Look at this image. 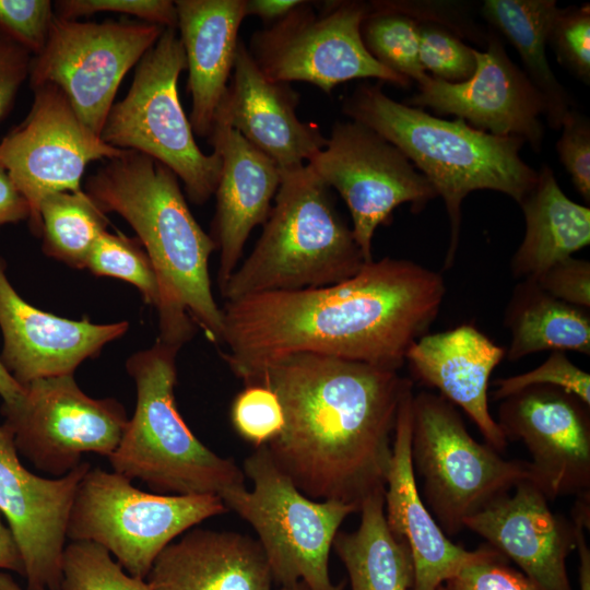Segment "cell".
I'll use <instances>...</instances> for the list:
<instances>
[{
    "instance_id": "obj_37",
    "label": "cell",
    "mask_w": 590,
    "mask_h": 590,
    "mask_svg": "<svg viewBox=\"0 0 590 590\" xmlns=\"http://www.w3.org/2000/svg\"><path fill=\"white\" fill-rule=\"evenodd\" d=\"M557 61L585 84L590 83V5L558 8L547 36Z\"/></svg>"
},
{
    "instance_id": "obj_8",
    "label": "cell",
    "mask_w": 590,
    "mask_h": 590,
    "mask_svg": "<svg viewBox=\"0 0 590 590\" xmlns=\"http://www.w3.org/2000/svg\"><path fill=\"white\" fill-rule=\"evenodd\" d=\"M176 31L164 28L138 62L131 86L114 103L101 139L162 163L182 181L189 200L201 205L214 194L222 162L216 151L200 150L182 109L177 85L187 61Z\"/></svg>"
},
{
    "instance_id": "obj_12",
    "label": "cell",
    "mask_w": 590,
    "mask_h": 590,
    "mask_svg": "<svg viewBox=\"0 0 590 590\" xmlns=\"http://www.w3.org/2000/svg\"><path fill=\"white\" fill-rule=\"evenodd\" d=\"M163 30L142 21L79 22L55 14L43 50L31 58L30 86L59 87L80 120L101 137L123 76Z\"/></svg>"
},
{
    "instance_id": "obj_25",
    "label": "cell",
    "mask_w": 590,
    "mask_h": 590,
    "mask_svg": "<svg viewBox=\"0 0 590 590\" xmlns=\"http://www.w3.org/2000/svg\"><path fill=\"white\" fill-rule=\"evenodd\" d=\"M145 580L151 590H272L273 583L257 540L201 528L168 544Z\"/></svg>"
},
{
    "instance_id": "obj_46",
    "label": "cell",
    "mask_w": 590,
    "mask_h": 590,
    "mask_svg": "<svg viewBox=\"0 0 590 590\" xmlns=\"http://www.w3.org/2000/svg\"><path fill=\"white\" fill-rule=\"evenodd\" d=\"M31 206L9 174L0 168V227L28 220Z\"/></svg>"
},
{
    "instance_id": "obj_49",
    "label": "cell",
    "mask_w": 590,
    "mask_h": 590,
    "mask_svg": "<svg viewBox=\"0 0 590 590\" xmlns=\"http://www.w3.org/2000/svg\"><path fill=\"white\" fill-rule=\"evenodd\" d=\"M0 512V569H5L25 577L22 555L15 538Z\"/></svg>"
},
{
    "instance_id": "obj_33",
    "label": "cell",
    "mask_w": 590,
    "mask_h": 590,
    "mask_svg": "<svg viewBox=\"0 0 590 590\" xmlns=\"http://www.w3.org/2000/svg\"><path fill=\"white\" fill-rule=\"evenodd\" d=\"M85 269L97 276H109L135 286L144 302L157 308L160 286L154 266L140 240L121 233L104 232L95 241Z\"/></svg>"
},
{
    "instance_id": "obj_28",
    "label": "cell",
    "mask_w": 590,
    "mask_h": 590,
    "mask_svg": "<svg viewBox=\"0 0 590 590\" xmlns=\"http://www.w3.org/2000/svg\"><path fill=\"white\" fill-rule=\"evenodd\" d=\"M558 8L554 0H485L481 9L492 30L518 51L523 72L544 98L553 129L562 128L575 109L574 99L555 76L546 56L547 36Z\"/></svg>"
},
{
    "instance_id": "obj_32",
    "label": "cell",
    "mask_w": 590,
    "mask_h": 590,
    "mask_svg": "<svg viewBox=\"0 0 590 590\" xmlns=\"http://www.w3.org/2000/svg\"><path fill=\"white\" fill-rule=\"evenodd\" d=\"M361 36L373 58L396 74L411 82H418L427 74L418 59V23L389 1L369 2Z\"/></svg>"
},
{
    "instance_id": "obj_16",
    "label": "cell",
    "mask_w": 590,
    "mask_h": 590,
    "mask_svg": "<svg viewBox=\"0 0 590 590\" xmlns=\"http://www.w3.org/2000/svg\"><path fill=\"white\" fill-rule=\"evenodd\" d=\"M498 423L507 440L529 451L530 481L551 502L590 489L589 406L551 386H533L500 400Z\"/></svg>"
},
{
    "instance_id": "obj_51",
    "label": "cell",
    "mask_w": 590,
    "mask_h": 590,
    "mask_svg": "<svg viewBox=\"0 0 590 590\" xmlns=\"http://www.w3.org/2000/svg\"><path fill=\"white\" fill-rule=\"evenodd\" d=\"M0 590H22V588L10 574L0 571Z\"/></svg>"
},
{
    "instance_id": "obj_21",
    "label": "cell",
    "mask_w": 590,
    "mask_h": 590,
    "mask_svg": "<svg viewBox=\"0 0 590 590\" xmlns=\"http://www.w3.org/2000/svg\"><path fill=\"white\" fill-rule=\"evenodd\" d=\"M298 102L291 84L267 78L239 40L214 122L238 131L286 173L307 164L327 142L318 126L298 118Z\"/></svg>"
},
{
    "instance_id": "obj_4",
    "label": "cell",
    "mask_w": 590,
    "mask_h": 590,
    "mask_svg": "<svg viewBox=\"0 0 590 590\" xmlns=\"http://www.w3.org/2000/svg\"><path fill=\"white\" fill-rule=\"evenodd\" d=\"M342 110L397 146L442 198L451 228L445 269L455 261L461 203L471 191H499L520 204L538 179V172L520 157L522 139L494 135L462 119L446 120L399 103L385 94L381 82L358 85Z\"/></svg>"
},
{
    "instance_id": "obj_17",
    "label": "cell",
    "mask_w": 590,
    "mask_h": 590,
    "mask_svg": "<svg viewBox=\"0 0 590 590\" xmlns=\"http://www.w3.org/2000/svg\"><path fill=\"white\" fill-rule=\"evenodd\" d=\"M476 67L467 81L450 83L426 74L405 104L453 115L471 127L498 137H517L539 152L544 138L540 120L543 96L507 55L496 32L487 33L485 50H474Z\"/></svg>"
},
{
    "instance_id": "obj_2",
    "label": "cell",
    "mask_w": 590,
    "mask_h": 590,
    "mask_svg": "<svg viewBox=\"0 0 590 590\" xmlns=\"http://www.w3.org/2000/svg\"><path fill=\"white\" fill-rule=\"evenodd\" d=\"M279 398L283 426L267 448L306 496L354 505L385 491L397 417L412 381L397 369L314 353L267 363L247 385Z\"/></svg>"
},
{
    "instance_id": "obj_26",
    "label": "cell",
    "mask_w": 590,
    "mask_h": 590,
    "mask_svg": "<svg viewBox=\"0 0 590 590\" xmlns=\"http://www.w3.org/2000/svg\"><path fill=\"white\" fill-rule=\"evenodd\" d=\"M177 30L188 69L193 133L209 138L232 75L245 0H176Z\"/></svg>"
},
{
    "instance_id": "obj_15",
    "label": "cell",
    "mask_w": 590,
    "mask_h": 590,
    "mask_svg": "<svg viewBox=\"0 0 590 590\" xmlns=\"http://www.w3.org/2000/svg\"><path fill=\"white\" fill-rule=\"evenodd\" d=\"M32 90L34 99L26 118L0 141V168L28 201L30 227L39 236L44 198L80 190L91 162L118 157L125 150L110 146L91 131L59 87L44 84Z\"/></svg>"
},
{
    "instance_id": "obj_5",
    "label": "cell",
    "mask_w": 590,
    "mask_h": 590,
    "mask_svg": "<svg viewBox=\"0 0 590 590\" xmlns=\"http://www.w3.org/2000/svg\"><path fill=\"white\" fill-rule=\"evenodd\" d=\"M273 201L252 251L220 290L225 302L335 284L366 263L330 188L308 163L282 173Z\"/></svg>"
},
{
    "instance_id": "obj_14",
    "label": "cell",
    "mask_w": 590,
    "mask_h": 590,
    "mask_svg": "<svg viewBox=\"0 0 590 590\" xmlns=\"http://www.w3.org/2000/svg\"><path fill=\"white\" fill-rule=\"evenodd\" d=\"M308 164L347 205L352 232L366 262L373 261V237L392 221L393 211L411 203L421 211L438 197L426 177L392 143L370 128L337 121L326 145Z\"/></svg>"
},
{
    "instance_id": "obj_22",
    "label": "cell",
    "mask_w": 590,
    "mask_h": 590,
    "mask_svg": "<svg viewBox=\"0 0 590 590\" xmlns=\"http://www.w3.org/2000/svg\"><path fill=\"white\" fill-rule=\"evenodd\" d=\"M412 399L410 389L398 412L384 495L385 515L391 532L411 552L412 590H438L467 565L498 552L489 545L468 551L455 544L425 505L411 458Z\"/></svg>"
},
{
    "instance_id": "obj_6",
    "label": "cell",
    "mask_w": 590,
    "mask_h": 590,
    "mask_svg": "<svg viewBox=\"0 0 590 590\" xmlns=\"http://www.w3.org/2000/svg\"><path fill=\"white\" fill-rule=\"evenodd\" d=\"M178 351L157 339L127 359L137 403L108 460L113 471L158 494L220 496L245 485L246 476L235 461L202 444L181 417L174 394Z\"/></svg>"
},
{
    "instance_id": "obj_38",
    "label": "cell",
    "mask_w": 590,
    "mask_h": 590,
    "mask_svg": "<svg viewBox=\"0 0 590 590\" xmlns=\"http://www.w3.org/2000/svg\"><path fill=\"white\" fill-rule=\"evenodd\" d=\"M492 397L500 401L526 388L551 386L569 392L590 406V375L575 365L565 352L555 351L536 368L494 381Z\"/></svg>"
},
{
    "instance_id": "obj_23",
    "label": "cell",
    "mask_w": 590,
    "mask_h": 590,
    "mask_svg": "<svg viewBox=\"0 0 590 590\" xmlns=\"http://www.w3.org/2000/svg\"><path fill=\"white\" fill-rule=\"evenodd\" d=\"M209 141L222 166L211 237L220 251V290L239 266L251 231L263 225L282 181L279 166L222 121L213 123Z\"/></svg>"
},
{
    "instance_id": "obj_34",
    "label": "cell",
    "mask_w": 590,
    "mask_h": 590,
    "mask_svg": "<svg viewBox=\"0 0 590 590\" xmlns=\"http://www.w3.org/2000/svg\"><path fill=\"white\" fill-rule=\"evenodd\" d=\"M59 590H151L145 579L129 575L101 545L70 541L62 554Z\"/></svg>"
},
{
    "instance_id": "obj_43",
    "label": "cell",
    "mask_w": 590,
    "mask_h": 590,
    "mask_svg": "<svg viewBox=\"0 0 590 590\" xmlns=\"http://www.w3.org/2000/svg\"><path fill=\"white\" fill-rule=\"evenodd\" d=\"M398 11L417 23H429L445 27L462 39L486 45L487 33L471 17L462 2L453 1H389Z\"/></svg>"
},
{
    "instance_id": "obj_7",
    "label": "cell",
    "mask_w": 590,
    "mask_h": 590,
    "mask_svg": "<svg viewBox=\"0 0 590 590\" xmlns=\"http://www.w3.org/2000/svg\"><path fill=\"white\" fill-rule=\"evenodd\" d=\"M243 471L252 489L235 486L220 498L256 531L273 581L281 587L302 581L311 590H343L344 582L331 580L329 555L340 526L358 509L306 496L274 462L266 445L245 459Z\"/></svg>"
},
{
    "instance_id": "obj_1",
    "label": "cell",
    "mask_w": 590,
    "mask_h": 590,
    "mask_svg": "<svg viewBox=\"0 0 590 590\" xmlns=\"http://www.w3.org/2000/svg\"><path fill=\"white\" fill-rule=\"evenodd\" d=\"M445 295L438 272L408 259L373 260L335 284L225 302L222 357L243 382L267 363L295 353L399 370Z\"/></svg>"
},
{
    "instance_id": "obj_42",
    "label": "cell",
    "mask_w": 590,
    "mask_h": 590,
    "mask_svg": "<svg viewBox=\"0 0 590 590\" xmlns=\"http://www.w3.org/2000/svg\"><path fill=\"white\" fill-rule=\"evenodd\" d=\"M444 586L447 590H538L521 571L507 566L499 552L467 565Z\"/></svg>"
},
{
    "instance_id": "obj_48",
    "label": "cell",
    "mask_w": 590,
    "mask_h": 590,
    "mask_svg": "<svg viewBox=\"0 0 590 590\" xmlns=\"http://www.w3.org/2000/svg\"><path fill=\"white\" fill-rule=\"evenodd\" d=\"M303 0H245L246 16L253 15L270 25L293 11Z\"/></svg>"
},
{
    "instance_id": "obj_20",
    "label": "cell",
    "mask_w": 590,
    "mask_h": 590,
    "mask_svg": "<svg viewBox=\"0 0 590 590\" xmlns=\"http://www.w3.org/2000/svg\"><path fill=\"white\" fill-rule=\"evenodd\" d=\"M128 327L127 321L97 324L88 319L71 320L32 306L10 283L0 257V361L20 385L73 375L83 361L123 335Z\"/></svg>"
},
{
    "instance_id": "obj_13",
    "label": "cell",
    "mask_w": 590,
    "mask_h": 590,
    "mask_svg": "<svg viewBox=\"0 0 590 590\" xmlns=\"http://www.w3.org/2000/svg\"><path fill=\"white\" fill-rule=\"evenodd\" d=\"M12 405H1L3 425L19 455L37 470L61 477L84 453L109 457L129 418L114 398L95 399L81 390L73 375L35 379Z\"/></svg>"
},
{
    "instance_id": "obj_19",
    "label": "cell",
    "mask_w": 590,
    "mask_h": 590,
    "mask_svg": "<svg viewBox=\"0 0 590 590\" xmlns=\"http://www.w3.org/2000/svg\"><path fill=\"white\" fill-rule=\"evenodd\" d=\"M530 480L468 517L463 527L511 559L538 590H573L567 557L576 550L575 522L553 512Z\"/></svg>"
},
{
    "instance_id": "obj_30",
    "label": "cell",
    "mask_w": 590,
    "mask_h": 590,
    "mask_svg": "<svg viewBox=\"0 0 590 590\" xmlns=\"http://www.w3.org/2000/svg\"><path fill=\"white\" fill-rule=\"evenodd\" d=\"M511 340L505 356L518 361L550 350L590 355L589 309L559 300L533 280H521L505 311Z\"/></svg>"
},
{
    "instance_id": "obj_11",
    "label": "cell",
    "mask_w": 590,
    "mask_h": 590,
    "mask_svg": "<svg viewBox=\"0 0 590 590\" xmlns=\"http://www.w3.org/2000/svg\"><path fill=\"white\" fill-rule=\"evenodd\" d=\"M368 11L369 2L358 0L302 1L280 21L255 32L248 50L270 80L306 82L324 93L355 79L410 85L365 48L361 24Z\"/></svg>"
},
{
    "instance_id": "obj_31",
    "label": "cell",
    "mask_w": 590,
    "mask_h": 590,
    "mask_svg": "<svg viewBox=\"0 0 590 590\" xmlns=\"http://www.w3.org/2000/svg\"><path fill=\"white\" fill-rule=\"evenodd\" d=\"M44 252L75 269H85L108 219L82 189L59 191L44 198L39 208Z\"/></svg>"
},
{
    "instance_id": "obj_10",
    "label": "cell",
    "mask_w": 590,
    "mask_h": 590,
    "mask_svg": "<svg viewBox=\"0 0 590 590\" xmlns=\"http://www.w3.org/2000/svg\"><path fill=\"white\" fill-rule=\"evenodd\" d=\"M225 512L217 495L148 493L122 474L91 467L76 487L66 533L101 545L129 575L145 579L168 544Z\"/></svg>"
},
{
    "instance_id": "obj_45",
    "label": "cell",
    "mask_w": 590,
    "mask_h": 590,
    "mask_svg": "<svg viewBox=\"0 0 590 590\" xmlns=\"http://www.w3.org/2000/svg\"><path fill=\"white\" fill-rule=\"evenodd\" d=\"M31 58L24 48L0 36V120L9 113L28 78Z\"/></svg>"
},
{
    "instance_id": "obj_44",
    "label": "cell",
    "mask_w": 590,
    "mask_h": 590,
    "mask_svg": "<svg viewBox=\"0 0 590 590\" xmlns=\"http://www.w3.org/2000/svg\"><path fill=\"white\" fill-rule=\"evenodd\" d=\"M533 281L551 296L565 303L590 308V263L568 257L550 267Z\"/></svg>"
},
{
    "instance_id": "obj_36",
    "label": "cell",
    "mask_w": 590,
    "mask_h": 590,
    "mask_svg": "<svg viewBox=\"0 0 590 590\" xmlns=\"http://www.w3.org/2000/svg\"><path fill=\"white\" fill-rule=\"evenodd\" d=\"M283 421L279 398L267 386L247 385L233 400L232 425L255 448L274 439L282 429Z\"/></svg>"
},
{
    "instance_id": "obj_29",
    "label": "cell",
    "mask_w": 590,
    "mask_h": 590,
    "mask_svg": "<svg viewBox=\"0 0 590 590\" xmlns=\"http://www.w3.org/2000/svg\"><path fill=\"white\" fill-rule=\"evenodd\" d=\"M385 491L362 504L361 522L352 532H338L332 547L343 563L351 590H412L414 569L408 544L389 529Z\"/></svg>"
},
{
    "instance_id": "obj_52",
    "label": "cell",
    "mask_w": 590,
    "mask_h": 590,
    "mask_svg": "<svg viewBox=\"0 0 590 590\" xmlns=\"http://www.w3.org/2000/svg\"><path fill=\"white\" fill-rule=\"evenodd\" d=\"M279 590H311L307 585L299 581L291 586H283Z\"/></svg>"
},
{
    "instance_id": "obj_27",
    "label": "cell",
    "mask_w": 590,
    "mask_h": 590,
    "mask_svg": "<svg viewBox=\"0 0 590 590\" xmlns=\"http://www.w3.org/2000/svg\"><path fill=\"white\" fill-rule=\"evenodd\" d=\"M523 211L524 237L511 259V272L533 280L590 243V209L571 201L544 165L519 204Z\"/></svg>"
},
{
    "instance_id": "obj_47",
    "label": "cell",
    "mask_w": 590,
    "mask_h": 590,
    "mask_svg": "<svg viewBox=\"0 0 590 590\" xmlns=\"http://www.w3.org/2000/svg\"><path fill=\"white\" fill-rule=\"evenodd\" d=\"M580 497L574 514L577 531L576 550L579 556L578 578L580 590H590V550L585 533V530L589 529V495Z\"/></svg>"
},
{
    "instance_id": "obj_53",
    "label": "cell",
    "mask_w": 590,
    "mask_h": 590,
    "mask_svg": "<svg viewBox=\"0 0 590 590\" xmlns=\"http://www.w3.org/2000/svg\"><path fill=\"white\" fill-rule=\"evenodd\" d=\"M438 590H447L446 587L442 585L438 588Z\"/></svg>"
},
{
    "instance_id": "obj_9",
    "label": "cell",
    "mask_w": 590,
    "mask_h": 590,
    "mask_svg": "<svg viewBox=\"0 0 590 590\" xmlns=\"http://www.w3.org/2000/svg\"><path fill=\"white\" fill-rule=\"evenodd\" d=\"M411 458L423 500L447 536L464 520L530 480L528 461L507 460L476 441L456 406L422 391L412 399Z\"/></svg>"
},
{
    "instance_id": "obj_35",
    "label": "cell",
    "mask_w": 590,
    "mask_h": 590,
    "mask_svg": "<svg viewBox=\"0 0 590 590\" xmlns=\"http://www.w3.org/2000/svg\"><path fill=\"white\" fill-rule=\"evenodd\" d=\"M418 59L426 73L450 83L471 78L476 67L474 48L439 25L418 23Z\"/></svg>"
},
{
    "instance_id": "obj_39",
    "label": "cell",
    "mask_w": 590,
    "mask_h": 590,
    "mask_svg": "<svg viewBox=\"0 0 590 590\" xmlns=\"http://www.w3.org/2000/svg\"><path fill=\"white\" fill-rule=\"evenodd\" d=\"M54 19L49 0H0V36L33 56L43 50Z\"/></svg>"
},
{
    "instance_id": "obj_41",
    "label": "cell",
    "mask_w": 590,
    "mask_h": 590,
    "mask_svg": "<svg viewBox=\"0 0 590 590\" xmlns=\"http://www.w3.org/2000/svg\"><path fill=\"white\" fill-rule=\"evenodd\" d=\"M559 161L569 174L576 190L590 201V123L574 109L562 126L556 143Z\"/></svg>"
},
{
    "instance_id": "obj_3",
    "label": "cell",
    "mask_w": 590,
    "mask_h": 590,
    "mask_svg": "<svg viewBox=\"0 0 590 590\" xmlns=\"http://www.w3.org/2000/svg\"><path fill=\"white\" fill-rule=\"evenodd\" d=\"M84 191L105 214L123 217L149 255L160 286L158 339L180 349L198 326L221 343L223 312L209 274L216 247L189 210L178 177L149 155L125 150L87 178Z\"/></svg>"
},
{
    "instance_id": "obj_24",
    "label": "cell",
    "mask_w": 590,
    "mask_h": 590,
    "mask_svg": "<svg viewBox=\"0 0 590 590\" xmlns=\"http://www.w3.org/2000/svg\"><path fill=\"white\" fill-rule=\"evenodd\" d=\"M504 347L495 344L473 324L425 334L408 351L405 362L413 376L435 388L474 422L487 445L497 451L508 440L489 413L488 385L495 367L505 357Z\"/></svg>"
},
{
    "instance_id": "obj_18",
    "label": "cell",
    "mask_w": 590,
    "mask_h": 590,
    "mask_svg": "<svg viewBox=\"0 0 590 590\" xmlns=\"http://www.w3.org/2000/svg\"><path fill=\"white\" fill-rule=\"evenodd\" d=\"M91 468L47 479L28 471L8 428L0 425V512L20 548L26 590H59L67 523L76 487Z\"/></svg>"
},
{
    "instance_id": "obj_40",
    "label": "cell",
    "mask_w": 590,
    "mask_h": 590,
    "mask_svg": "<svg viewBox=\"0 0 590 590\" xmlns=\"http://www.w3.org/2000/svg\"><path fill=\"white\" fill-rule=\"evenodd\" d=\"M54 7L55 14L64 20L115 12L135 16L163 28L177 30V11L175 2L170 0H60Z\"/></svg>"
},
{
    "instance_id": "obj_50",
    "label": "cell",
    "mask_w": 590,
    "mask_h": 590,
    "mask_svg": "<svg viewBox=\"0 0 590 590\" xmlns=\"http://www.w3.org/2000/svg\"><path fill=\"white\" fill-rule=\"evenodd\" d=\"M23 392L24 387L13 378L0 361V397L2 405L14 404Z\"/></svg>"
}]
</instances>
